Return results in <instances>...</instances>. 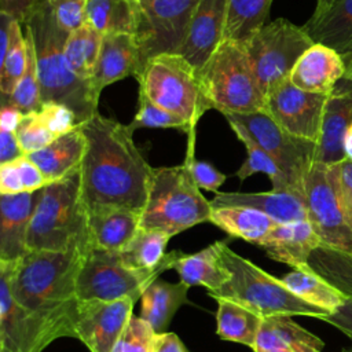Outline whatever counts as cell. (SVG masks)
<instances>
[{
    "instance_id": "cell-8",
    "label": "cell",
    "mask_w": 352,
    "mask_h": 352,
    "mask_svg": "<svg viewBox=\"0 0 352 352\" xmlns=\"http://www.w3.org/2000/svg\"><path fill=\"white\" fill-rule=\"evenodd\" d=\"M198 74L212 109L221 114L264 111L265 96L242 44L223 40Z\"/></svg>"
},
{
    "instance_id": "cell-3",
    "label": "cell",
    "mask_w": 352,
    "mask_h": 352,
    "mask_svg": "<svg viewBox=\"0 0 352 352\" xmlns=\"http://www.w3.org/2000/svg\"><path fill=\"white\" fill-rule=\"evenodd\" d=\"M22 25L33 41L41 102L67 106L80 125L92 118L98 113L99 96L92 91L89 80H82L72 72L65 55L69 33L56 23L48 0H38Z\"/></svg>"
},
{
    "instance_id": "cell-48",
    "label": "cell",
    "mask_w": 352,
    "mask_h": 352,
    "mask_svg": "<svg viewBox=\"0 0 352 352\" xmlns=\"http://www.w3.org/2000/svg\"><path fill=\"white\" fill-rule=\"evenodd\" d=\"M15 164L19 170L21 182L25 192H34V191L43 190L45 186L50 184V182L47 180L44 173L40 170V168L28 155H23L15 160Z\"/></svg>"
},
{
    "instance_id": "cell-14",
    "label": "cell",
    "mask_w": 352,
    "mask_h": 352,
    "mask_svg": "<svg viewBox=\"0 0 352 352\" xmlns=\"http://www.w3.org/2000/svg\"><path fill=\"white\" fill-rule=\"evenodd\" d=\"M62 331L19 304L0 276V352H43Z\"/></svg>"
},
{
    "instance_id": "cell-32",
    "label": "cell",
    "mask_w": 352,
    "mask_h": 352,
    "mask_svg": "<svg viewBox=\"0 0 352 352\" xmlns=\"http://www.w3.org/2000/svg\"><path fill=\"white\" fill-rule=\"evenodd\" d=\"M170 236L158 230L140 228L131 242L117 252L120 260L140 271H154L162 267L170 268L175 252L165 253Z\"/></svg>"
},
{
    "instance_id": "cell-56",
    "label": "cell",
    "mask_w": 352,
    "mask_h": 352,
    "mask_svg": "<svg viewBox=\"0 0 352 352\" xmlns=\"http://www.w3.org/2000/svg\"><path fill=\"white\" fill-rule=\"evenodd\" d=\"M342 60H344V66H345L344 78L352 81V51L342 55Z\"/></svg>"
},
{
    "instance_id": "cell-34",
    "label": "cell",
    "mask_w": 352,
    "mask_h": 352,
    "mask_svg": "<svg viewBox=\"0 0 352 352\" xmlns=\"http://www.w3.org/2000/svg\"><path fill=\"white\" fill-rule=\"evenodd\" d=\"M216 334L221 340L243 344L253 349L263 318L234 301L226 298H216Z\"/></svg>"
},
{
    "instance_id": "cell-58",
    "label": "cell",
    "mask_w": 352,
    "mask_h": 352,
    "mask_svg": "<svg viewBox=\"0 0 352 352\" xmlns=\"http://www.w3.org/2000/svg\"><path fill=\"white\" fill-rule=\"evenodd\" d=\"M253 352H287V351H280V349H271V351H261V349H256Z\"/></svg>"
},
{
    "instance_id": "cell-31",
    "label": "cell",
    "mask_w": 352,
    "mask_h": 352,
    "mask_svg": "<svg viewBox=\"0 0 352 352\" xmlns=\"http://www.w3.org/2000/svg\"><path fill=\"white\" fill-rule=\"evenodd\" d=\"M209 221L226 234L258 245L278 224L270 216L245 206L212 208Z\"/></svg>"
},
{
    "instance_id": "cell-7",
    "label": "cell",
    "mask_w": 352,
    "mask_h": 352,
    "mask_svg": "<svg viewBox=\"0 0 352 352\" xmlns=\"http://www.w3.org/2000/svg\"><path fill=\"white\" fill-rule=\"evenodd\" d=\"M136 80L139 94L183 118L194 132L205 111L212 109L197 69L177 52L150 58Z\"/></svg>"
},
{
    "instance_id": "cell-33",
    "label": "cell",
    "mask_w": 352,
    "mask_h": 352,
    "mask_svg": "<svg viewBox=\"0 0 352 352\" xmlns=\"http://www.w3.org/2000/svg\"><path fill=\"white\" fill-rule=\"evenodd\" d=\"M280 280L300 298L319 307L329 314L340 309L348 298L323 276H320L311 265L304 268H293L285 274Z\"/></svg>"
},
{
    "instance_id": "cell-40",
    "label": "cell",
    "mask_w": 352,
    "mask_h": 352,
    "mask_svg": "<svg viewBox=\"0 0 352 352\" xmlns=\"http://www.w3.org/2000/svg\"><path fill=\"white\" fill-rule=\"evenodd\" d=\"M235 135L245 144L246 154H248L245 162L239 166V169L235 173L239 180H245L254 173H265L272 183V190L294 192L292 190L290 183H289L286 175L283 173V170L278 166V164L264 150H261L246 135H243L241 132H236Z\"/></svg>"
},
{
    "instance_id": "cell-21",
    "label": "cell",
    "mask_w": 352,
    "mask_h": 352,
    "mask_svg": "<svg viewBox=\"0 0 352 352\" xmlns=\"http://www.w3.org/2000/svg\"><path fill=\"white\" fill-rule=\"evenodd\" d=\"M268 257L293 268L309 265L311 254L322 241L308 220L276 224L257 245Z\"/></svg>"
},
{
    "instance_id": "cell-39",
    "label": "cell",
    "mask_w": 352,
    "mask_h": 352,
    "mask_svg": "<svg viewBox=\"0 0 352 352\" xmlns=\"http://www.w3.org/2000/svg\"><path fill=\"white\" fill-rule=\"evenodd\" d=\"M25 30V38H26V48H28V65L23 76L18 81L14 92L8 98H1V103H8L18 110H21L23 114L38 111L43 106L41 102V89H40V81L37 74V63H36V54L32 37L29 32Z\"/></svg>"
},
{
    "instance_id": "cell-15",
    "label": "cell",
    "mask_w": 352,
    "mask_h": 352,
    "mask_svg": "<svg viewBox=\"0 0 352 352\" xmlns=\"http://www.w3.org/2000/svg\"><path fill=\"white\" fill-rule=\"evenodd\" d=\"M326 99L297 88L289 78L265 96L264 111L290 135L318 143Z\"/></svg>"
},
{
    "instance_id": "cell-1",
    "label": "cell",
    "mask_w": 352,
    "mask_h": 352,
    "mask_svg": "<svg viewBox=\"0 0 352 352\" xmlns=\"http://www.w3.org/2000/svg\"><path fill=\"white\" fill-rule=\"evenodd\" d=\"M85 154L80 165L81 197L87 210L102 206L142 213L153 168L136 147L129 125L96 113L80 125Z\"/></svg>"
},
{
    "instance_id": "cell-22",
    "label": "cell",
    "mask_w": 352,
    "mask_h": 352,
    "mask_svg": "<svg viewBox=\"0 0 352 352\" xmlns=\"http://www.w3.org/2000/svg\"><path fill=\"white\" fill-rule=\"evenodd\" d=\"M344 73L342 55L324 44L314 43L297 60L290 81L302 91L330 95Z\"/></svg>"
},
{
    "instance_id": "cell-18",
    "label": "cell",
    "mask_w": 352,
    "mask_h": 352,
    "mask_svg": "<svg viewBox=\"0 0 352 352\" xmlns=\"http://www.w3.org/2000/svg\"><path fill=\"white\" fill-rule=\"evenodd\" d=\"M352 125V81L341 78L327 95L320 136L316 143L315 162L326 165L338 164L344 157V138Z\"/></svg>"
},
{
    "instance_id": "cell-46",
    "label": "cell",
    "mask_w": 352,
    "mask_h": 352,
    "mask_svg": "<svg viewBox=\"0 0 352 352\" xmlns=\"http://www.w3.org/2000/svg\"><path fill=\"white\" fill-rule=\"evenodd\" d=\"M48 4L56 23L66 33H70L87 23L85 0H48Z\"/></svg>"
},
{
    "instance_id": "cell-10",
    "label": "cell",
    "mask_w": 352,
    "mask_h": 352,
    "mask_svg": "<svg viewBox=\"0 0 352 352\" xmlns=\"http://www.w3.org/2000/svg\"><path fill=\"white\" fill-rule=\"evenodd\" d=\"M223 116L235 133L246 135L278 164L286 175L292 190L304 198V180L315 162L316 143L290 135L265 111Z\"/></svg>"
},
{
    "instance_id": "cell-52",
    "label": "cell",
    "mask_w": 352,
    "mask_h": 352,
    "mask_svg": "<svg viewBox=\"0 0 352 352\" xmlns=\"http://www.w3.org/2000/svg\"><path fill=\"white\" fill-rule=\"evenodd\" d=\"M352 340V300H348L340 309L323 319Z\"/></svg>"
},
{
    "instance_id": "cell-45",
    "label": "cell",
    "mask_w": 352,
    "mask_h": 352,
    "mask_svg": "<svg viewBox=\"0 0 352 352\" xmlns=\"http://www.w3.org/2000/svg\"><path fill=\"white\" fill-rule=\"evenodd\" d=\"M37 113L45 128L55 138L72 132L80 126L74 111L62 103H43Z\"/></svg>"
},
{
    "instance_id": "cell-37",
    "label": "cell",
    "mask_w": 352,
    "mask_h": 352,
    "mask_svg": "<svg viewBox=\"0 0 352 352\" xmlns=\"http://www.w3.org/2000/svg\"><path fill=\"white\" fill-rule=\"evenodd\" d=\"M309 265L352 300V252L322 245L311 254Z\"/></svg>"
},
{
    "instance_id": "cell-13",
    "label": "cell",
    "mask_w": 352,
    "mask_h": 352,
    "mask_svg": "<svg viewBox=\"0 0 352 352\" xmlns=\"http://www.w3.org/2000/svg\"><path fill=\"white\" fill-rule=\"evenodd\" d=\"M304 201L308 221L322 245L352 252V228L344 214L329 165H311L304 180Z\"/></svg>"
},
{
    "instance_id": "cell-43",
    "label": "cell",
    "mask_w": 352,
    "mask_h": 352,
    "mask_svg": "<svg viewBox=\"0 0 352 352\" xmlns=\"http://www.w3.org/2000/svg\"><path fill=\"white\" fill-rule=\"evenodd\" d=\"M155 331L140 316L132 315L113 352H150Z\"/></svg>"
},
{
    "instance_id": "cell-19",
    "label": "cell",
    "mask_w": 352,
    "mask_h": 352,
    "mask_svg": "<svg viewBox=\"0 0 352 352\" xmlns=\"http://www.w3.org/2000/svg\"><path fill=\"white\" fill-rule=\"evenodd\" d=\"M41 190L0 195V263H18L28 252L30 223Z\"/></svg>"
},
{
    "instance_id": "cell-38",
    "label": "cell",
    "mask_w": 352,
    "mask_h": 352,
    "mask_svg": "<svg viewBox=\"0 0 352 352\" xmlns=\"http://www.w3.org/2000/svg\"><path fill=\"white\" fill-rule=\"evenodd\" d=\"M28 65V48L23 25L14 19L11 25V37L6 55L0 59V94L1 98H8Z\"/></svg>"
},
{
    "instance_id": "cell-16",
    "label": "cell",
    "mask_w": 352,
    "mask_h": 352,
    "mask_svg": "<svg viewBox=\"0 0 352 352\" xmlns=\"http://www.w3.org/2000/svg\"><path fill=\"white\" fill-rule=\"evenodd\" d=\"M135 298L114 301H78L74 316V338L91 352H113L133 315Z\"/></svg>"
},
{
    "instance_id": "cell-59",
    "label": "cell",
    "mask_w": 352,
    "mask_h": 352,
    "mask_svg": "<svg viewBox=\"0 0 352 352\" xmlns=\"http://www.w3.org/2000/svg\"><path fill=\"white\" fill-rule=\"evenodd\" d=\"M342 352H352V346H349V348H344V349H342Z\"/></svg>"
},
{
    "instance_id": "cell-27",
    "label": "cell",
    "mask_w": 352,
    "mask_h": 352,
    "mask_svg": "<svg viewBox=\"0 0 352 352\" xmlns=\"http://www.w3.org/2000/svg\"><path fill=\"white\" fill-rule=\"evenodd\" d=\"M324 342L290 316L264 318L253 351L280 349L287 352H322Z\"/></svg>"
},
{
    "instance_id": "cell-17",
    "label": "cell",
    "mask_w": 352,
    "mask_h": 352,
    "mask_svg": "<svg viewBox=\"0 0 352 352\" xmlns=\"http://www.w3.org/2000/svg\"><path fill=\"white\" fill-rule=\"evenodd\" d=\"M226 22L227 0H201L177 54L199 72L224 40Z\"/></svg>"
},
{
    "instance_id": "cell-12",
    "label": "cell",
    "mask_w": 352,
    "mask_h": 352,
    "mask_svg": "<svg viewBox=\"0 0 352 352\" xmlns=\"http://www.w3.org/2000/svg\"><path fill=\"white\" fill-rule=\"evenodd\" d=\"M199 1L147 0L140 6V23L135 36L140 50L142 70L150 58L179 51Z\"/></svg>"
},
{
    "instance_id": "cell-20",
    "label": "cell",
    "mask_w": 352,
    "mask_h": 352,
    "mask_svg": "<svg viewBox=\"0 0 352 352\" xmlns=\"http://www.w3.org/2000/svg\"><path fill=\"white\" fill-rule=\"evenodd\" d=\"M142 72L140 50L135 34L109 33L102 37L98 62L89 84L96 96L110 84Z\"/></svg>"
},
{
    "instance_id": "cell-23",
    "label": "cell",
    "mask_w": 352,
    "mask_h": 352,
    "mask_svg": "<svg viewBox=\"0 0 352 352\" xmlns=\"http://www.w3.org/2000/svg\"><path fill=\"white\" fill-rule=\"evenodd\" d=\"M212 208L245 206L256 209L274 221L294 223L308 220L304 198L290 191H264V192H217L210 199Z\"/></svg>"
},
{
    "instance_id": "cell-42",
    "label": "cell",
    "mask_w": 352,
    "mask_h": 352,
    "mask_svg": "<svg viewBox=\"0 0 352 352\" xmlns=\"http://www.w3.org/2000/svg\"><path fill=\"white\" fill-rule=\"evenodd\" d=\"M15 135L25 155L47 147L55 139L40 120L37 111L23 114Z\"/></svg>"
},
{
    "instance_id": "cell-5",
    "label": "cell",
    "mask_w": 352,
    "mask_h": 352,
    "mask_svg": "<svg viewBox=\"0 0 352 352\" xmlns=\"http://www.w3.org/2000/svg\"><path fill=\"white\" fill-rule=\"evenodd\" d=\"M88 246V214L77 170L41 190L30 223L28 249L67 252L85 250Z\"/></svg>"
},
{
    "instance_id": "cell-53",
    "label": "cell",
    "mask_w": 352,
    "mask_h": 352,
    "mask_svg": "<svg viewBox=\"0 0 352 352\" xmlns=\"http://www.w3.org/2000/svg\"><path fill=\"white\" fill-rule=\"evenodd\" d=\"M150 352H187L186 346L175 333H155Z\"/></svg>"
},
{
    "instance_id": "cell-57",
    "label": "cell",
    "mask_w": 352,
    "mask_h": 352,
    "mask_svg": "<svg viewBox=\"0 0 352 352\" xmlns=\"http://www.w3.org/2000/svg\"><path fill=\"white\" fill-rule=\"evenodd\" d=\"M337 0H316V7L312 15H320L326 10H329Z\"/></svg>"
},
{
    "instance_id": "cell-54",
    "label": "cell",
    "mask_w": 352,
    "mask_h": 352,
    "mask_svg": "<svg viewBox=\"0 0 352 352\" xmlns=\"http://www.w3.org/2000/svg\"><path fill=\"white\" fill-rule=\"evenodd\" d=\"M22 117H23V113L21 110H18L16 107H14L8 103H1L0 129L15 132L21 120H22Z\"/></svg>"
},
{
    "instance_id": "cell-60",
    "label": "cell",
    "mask_w": 352,
    "mask_h": 352,
    "mask_svg": "<svg viewBox=\"0 0 352 352\" xmlns=\"http://www.w3.org/2000/svg\"><path fill=\"white\" fill-rule=\"evenodd\" d=\"M138 1H139V3H140V6H142V4H144L147 0H138Z\"/></svg>"
},
{
    "instance_id": "cell-55",
    "label": "cell",
    "mask_w": 352,
    "mask_h": 352,
    "mask_svg": "<svg viewBox=\"0 0 352 352\" xmlns=\"http://www.w3.org/2000/svg\"><path fill=\"white\" fill-rule=\"evenodd\" d=\"M342 148H344V157H345V160L352 161V125L349 126V129H348L346 133H345Z\"/></svg>"
},
{
    "instance_id": "cell-47",
    "label": "cell",
    "mask_w": 352,
    "mask_h": 352,
    "mask_svg": "<svg viewBox=\"0 0 352 352\" xmlns=\"http://www.w3.org/2000/svg\"><path fill=\"white\" fill-rule=\"evenodd\" d=\"M329 166L344 214L352 228V161L344 160Z\"/></svg>"
},
{
    "instance_id": "cell-29",
    "label": "cell",
    "mask_w": 352,
    "mask_h": 352,
    "mask_svg": "<svg viewBox=\"0 0 352 352\" xmlns=\"http://www.w3.org/2000/svg\"><path fill=\"white\" fill-rule=\"evenodd\" d=\"M314 43L324 44L338 54L352 51V0H337L320 15H312L302 26Z\"/></svg>"
},
{
    "instance_id": "cell-50",
    "label": "cell",
    "mask_w": 352,
    "mask_h": 352,
    "mask_svg": "<svg viewBox=\"0 0 352 352\" xmlns=\"http://www.w3.org/2000/svg\"><path fill=\"white\" fill-rule=\"evenodd\" d=\"M23 155L15 132L0 129V164L12 162Z\"/></svg>"
},
{
    "instance_id": "cell-44",
    "label": "cell",
    "mask_w": 352,
    "mask_h": 352,
    "mask_svg": "<svg viewBox=\"0 0 352 352\" xmlns=\"http://www.w3.org/2000/svg\"><path fill=\"white\" fill-rule=\"evenodd\" d=\"M194 146H195V142H192V140L187 142L186 160L183 164L188 168L195 184L199 188L213 191L217 194L219 188L226 182L227 176L224 173H221L220 170H217L212 164L197 160L194 157Z\"/></svg>"
},
{
    "instance_id": "cell-28",
    "label": "cell",
    "mask_w": 352,
    "mask_h": 352,
    "mask_svg": "<svg viewBox=\"0 0 352 352\" xmlns=\"http://www.w3.org/2000/svg\"><path fill=\"white\" fill-rule=\"evenodd\" d=\"M190 286L183 282L170 283L164 279H154L142 293L140 318H143L155 333H165L173 315L188 298Z\"/></svg>"
},
{
    "instance_id": "cell-51",
    "label": "cell",
    "mask_w": 352,
    "mask_h": 352,
    "mask_svg": "<svg viewBox=\"0 0 352 352\" xmlns=\"http://www.w3.org/2000/svg\"><path fill=\"white\" fill-rule=\"evenodd\" d=\"M38 0H0V12L25 23Z\"/></svg>"
},
{
    "instance_id": "cell-35",
    "label": "cell",
    "mask_w": 352,
    "mask_h": 352,
    "mask_svg": "<svg viewBox=\"0 0 352 352\" xmlns=\"http://www.w3.org/2000/svg\"><path fill=\"white\" fill-rule=\"evenodd\" d=\"M272 0H227L224 40L239 44L265 25Z\"/></svg>"
},
{
    "instance_id": "cell-9",
    "label": "cell",
    "mask_w": 352,
    "mask_h": 352,
    "mask_svg": "<svg viewBox=\"0 0 352 352\" xmlns=\"http://www.w3.org/2000/svg\"><path fill=\"white\" fill-rule=\"evenodd\" d=\"M312 44L302 26L283 18L265 23L242 44L264 96L290 78L297 60Z\"/></svg>"
},
{
    "instance_id": "cell-26",
    "label": "cell",
    "mask_w": 352,
    "mask_h": 352,
    "mask_svg": "<svg viewBox=\"0 0 352 352\" xmlns=\"http://www.w3.org/2000/svg\"><path fill=\"white\" fill-rule=\"evenodd\" d=\"M85 136L81 128L55 138L47 147L28 154L50 183L62 180L80 169L85 154Z\"/></svg>"
},
{
    "instance_id": "cell-25",
    "label": "cell",
    "mask_w": 352,
    "mask_h": 352,
    "mask_svg": "<svg viewBox=\"0 0 352 352\" xmlns=\"http://www.w3.org/2000/svg\"><path fill=\"white\" fill-rule=\"evenodd\" d=\"M224 243L226 241H216L192 254L175 252L170 268L179 274L180 282L187 286H202L208 289V293L217 292L230 279V272L221 261Z\"/></svg>"
},
{
    "instance_id": "cell-41",
    "label": "cell",
    "mask_w": 352,
    "mask_h": 352,
    "mask_svg": "<svg viewBox=\"0 0 352 352\" xmlns=\"http://www.w3.org/2000/svg\"><path fill=\"white\" fill-rule=\"evenodd\" d=\"M128 125L132 131L138 128H172L187 133L188 140H195V132L183 118L154 104L142 94H139L138 111Z\"/></svg>"
},
{
    "instance_id": "cell-49",
    "label": "cell",
    "mask_w": 352,
    "mask_h": 352,
    "mask_svg": "<svg viewBox=\"0 0 352 352\" xmlns=\"http://www.w3.org/2000/svg\"><path fill=\"white\" fill-rule=\"evenodd\" d=\"M23 191L15 161L0 164V195H15Z\"/></svg>"
},
{
    "instance_id": "cell-6",
    "label": "cell",
    "mask_w": 352,
    "mask_h": 352,
    "mask_svg": "<svg viewBox=\"0 0 352 352\" xmlns=\"http://www.w3.org/2000/svg\"><path fill=\"white\" fill-rule=\"evenodd\" d=\"M210 213V201L202 195L184 164L153 168L147 202L140 213V228L158 230L172 238L209 221Z\"/></svg>"
},
{
    "instance_id": "cell-24",
    "label": "cell",
    "mask_w": 352,
    "mask_h": 352,
    "mask_svg": "<svg viewBox=\"0 0 352 352\" xmlns=\"http://www.w3.org/2000/svg\"><path fill=\"white\" fill-rule=\"evenodd\" d=\"M88 243L92 248L118 252L125 248L140 230V213L102 206L87 210Z\"/></svg>"
},
{
    "instance_id": "cell-11",
    "label": "cell",
    "mask_w": 352,
    "mask_h": 352,
    "mask_svg": "<svg viewBox=\"0 0 352 352\" xmlns=\"http://www.w3.org/2000/svg\"><path fill=\"white\" fill-rule=\"evenodd\" d=\"M166 267L140 271L125 265L117 252L88 246L80 263L76 293L78 301H114L126 297L138 298Z\"/></svg>"
},
{
    "instance_id": "cell-36",
    "label": "cell",
    "mask_w": 352,
    "mask_h": 352,
    "mask_svg": "<svg viewBox=\"0 0 352 352\" xmlns=\"http://www.w3.org/2000/svg\"><path fill=\"white\" fill-rule=\"evenodd\" d=\"M102 34L91 25L70 32L65 43V55L72 72L82 80H89L94 74L100 45Z\"/></svg>"
},
{
    "instance_id": "cell-4",
    "label": "cell",
    "mask_w": 352,
    "mask_h": 352,
    "mask_svg": "<svg viewBox=\"0 0 352 352\" xmlns=\"http://www.w3.org/2000/svg\"><path fill=\"white\" fill-rule=\"evenodd\" d=\"M221 261L230 272L228 282L209 297L234 301L260 318L304 315L323 320L327 311L315 307L296 296L282 280L257 267L250 260L235 253L227 242L221 249Z\"/></svg>"
},
{
    "instance_id": "cell-2",
    "label": "cell",
    "mask_w": 352,
    "mask_h": 352,
    "mask_svg": "<svg viewBox=\"0 0 352 352\" xmlns=\"http://www.w3.org/2000/svg\"><path fill=\"white\" fill-rule=\"evenodd\" d=\"M84 252L29 250L18 263H0V276L15 300L56 326L63 337H74L76 280Z\"/></svg>"
},
{
    "instance_id": "cell-30",
    "label": "cell",
    "mask_w": 352,
    "mask_h": 352,
    "mask_svg": "<svg viewBox=\"0 0 352 352\" xmlns=\"http://www.w3.org/2000/svg\"><path fill=\"white\" fill-rule=\"evenodd\" d=\"M138 0H85V21L102 36L109 33L136 34L140 23Z\"/></svg>"
}]
</instances>
